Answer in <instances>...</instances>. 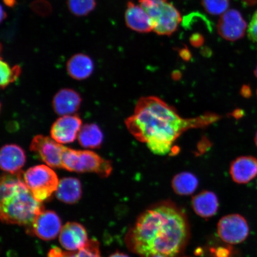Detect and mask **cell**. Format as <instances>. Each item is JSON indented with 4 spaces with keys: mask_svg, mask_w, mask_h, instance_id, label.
Here are the masks:
<instances>
[{
    "mask_svg": "<svg viewBox=\"0 0 257 257\" xmlns=\"http://www.w3.org/2000/svg\"><path fill=\"white\" fill-rule=\"evenodd\" d=\"M3 2L9 8H14L17 4L16 0H3Z\"/></svg>",
    "mask_w": 257,
    "mask_h": 257,
    "instance_id": "obj_32",
    "label": "cell"
},
{
    "mask_svg": "<svg viewBox=\"0 0 257 257\" xmlns=\"http://www.w3.org/2000/svg\"><path fill=\"white\" fill-rule=\"evenodd\" d=\"M99 247L97 241L89 240L85 246L77 252V257H101Z\"/></svg>",
    "mask_w": 257,
    "mask_h": 257,
    "instance_id": "obj_25",
    "label": "cell"
},
{
    "mask_svg": "<svg viewBox=\"0 0 257 257\" xmlns=\"http://www.w3.org/2000/svg\"><path fill=\"white\" fill-rule=\"evenodd\" d=\"M63 169L76 173H94L107 178L112 167L110 161L105 160L89 150H76L66 147L62 163Z\"/></svg>",
    "mask_w": 257,
    "mask_h": 257,
    "instance_id": "obj_5",
    "label": "cell"
},
{
    "mask_svg": "<svg viewBox=\"0 0 257 257\" xmlns=\"http://www.w3.org/2000/svg\"><path fill=\"white\" fill-rule=\"evenodd\" d=\"M0 70H1L0 86L3 89L6 88L10 84L15 82L22 73V68L20 66L15 65L14 67H11L7 62L2 59L0 62Z\"/></svg>",
    "mask_w": 257,
    "mask_h": 257,
    "instance_id": "obj_23",
    "label": "cell"
},
{
    "mask_svg": "<svg viewBox=\"0 0 257 257\" xmlns=\"http://www.w3.org/2000/svg\"><path fill=\"white\" fill-rule=\"evenodd\" d=\"M205 11L211 15H221L228 11L230 0H201Z\"/></svg>",
    "mask_w": 257,
    "mask_h": 257,
    "instance_id": "obj_24",
    "label": "cell"
},
{
    "mask_svg": "<svg viewBox=\"0 0 257 257\" xmlns=\"http://www.w3.org/2000/svg\"><path fill=\"white\" fill-rule=\"evenodd\" d=\"M59 240L63 248L69 250H79L88 242L85 227L74 222L64 225L61 230Z\"/></svg>",
    "mask_w": 257,
    "mask_h": 257,
    "instance_id": "obj_13",
    "label": "cell"
},
{
    "mask_svg": "<svg viewBox=\"0 0 257 257\" xmlns=\"http://www.w3.org/2000/svg\"><path fill=\"white\" fill-rule=\"evenodd\" d=\"M256 97H257V90H256Z\"/></svg>",
    "mask_w": 257,
    "mask_h": 257,
    "instance_id": "obj_40",
    "label": "cell"
},
{
    "mask_svg": "<svg viewBox=\"0 0 257 257\" xmlns=\"http://www.w3.org/2000/svg\"><path fill=\"white\" fill-rule=\"evenodd\" d=\"M140 5L149 15L153 31L160 35H171L181 23L178 10L166 0H139Z\"/></svg>",
    "mask_w": 257,
    "mask_h": 257,
    "instance_id": "obj_4",
    "label": "cell"
},
{
    "mask_svg": "<svg viewBox=\"0 0 257 257\" xmlns=\"http://www.w3.org/2000/svg\"><path fill=\"white\" fill-rule=\"evenodd\" d=\"M254 141H255V144L256 145V146L257 147V131L255 134V138H254Z\"/></svg>",
    "mask_w": 257,
    "mask_h": 257,
    "instance_id": "obj_37",
    "label": "cell"
},
{
    "mask_svg": "<svg viewBox=\"0 0 257 257\" xmlns=\"http://www.w3.org/2000/svg\"><path fill=\"white\" fill-rule=\"evenodd\" d=\"M1 22H2L3 21L5 20L6 18H7L8 15L6 14V12L4 11V9H3V6L1 7Z\"/></svg>",
    "mask_w": 257,
    "mask_h": 257,
    "instance_id": "obj_35",
    "label": "cell"
},
{
    "mask_svg": "<svg viewBox=\"0 0 257 257\" xmlns=\"http://www.w3.org/2000/svg\"><path fill=\"white\" fill-rule=\"evenodd\" d=\"M191 205L195 213L205 218L214 216L219 206L216 195L208 191H202L194 196L192 199Z\"/></svg>",
    "mask_w": 257,
    "mask_h": 257,
    "instance_id": "obj_18",
    "label": "cell"
},
{
    "mask_svg": "<svg viewBox=\"0 0 257 257\" xmlns=\"http://www.w3.org/2000/svg\"><path fill=\"white\" fill-rule=\"evenodd\" d=\"M198 186V180L195 175L188 172L178 173L172 181L173 190L176 194L182 196L190 195Z\"/></svg>",
    "mask_w": 257,
    "mask_h": 257,
    "instance_id": "obj_21",
    "label": "cell"
},
{
    "mask_svg": "<svg viewBox=\"0 0 257 257\" xmlns=\"http://www.w3.org/2000/svg\"><path fill=\"white\" fill-rule=\"evenodd\" d=\"M230 252L226 249H219L215 252V257H229Z\"/></svg>",
    "mask_w": 257,
    "mask_h": 257,
    "instance_id": "obj_30",
    "label": "cell"
},
{
    "mask_svg": "<svg viewBox=\"0 0 257 257\" xmlns=\"http://www.w3.org/2000/svg\"><path fill=\"white\" fill-rule=\"evenodd\" d=\"M242 2L246 6H253L257 4V0H242Z\"/></svg>",
    "mask_w": 257,
    "mask_h": 257,
    "instance_id": "obj_34",
    "label": "cell"
},
{
    "mask_svg": "<svg viewBox=\"0 0 257 257\" xmlns=\"http://www.w3.org/2000/svg\"><path fill=\"white\" fill-rule=\"evenodd\" d=\"M56 195L58 200L64 203H76L82 196V186L79 180L71 177L60 180Z\"/></svg>",
    "mask_w": 257,
    "mask_h": 257,
    "instance_id": "obj_19",
    "label": "cell"
},
{
    "mask_svg": "<svg viewBox=\"0 0 257 257\" xmlns=\"http://www.w3.org/2000/svg\"><path fill=\"white\" fill-rule=\"evenodd\" d=\"M66 69L72 78L82 80L91 76L94 72V64L87 54L77 53L67 61Z\"/></svg>",
    "mask_w": 257,
    "mask_h": 257,
    "instance_id": "obj_17",
    "label": "cell"
},
{
    "mask_svg": "<svg viewBox=\"0 0 257 257\" xmlns=\"http://www.w3.org/2000/svg\"><path fill=\"white\" fill-rule=\"evenodd\" d=\"M243 115L244 112L243 110H240V109H236V110L232 112V115L233 117L236 118V119H239V118H242L243 116Z\"/></svg>",
    "mask_w": 257,
    "mask_h": 257,
    "instance_id": "obj_31",
    "label": "cell"
},
{
    "mask_svg": "<svg viewBox=\"0 0 257 257\" xmlns=\"http://www.w3.org/2000/svg\"><path fill=\"white\" fill-rule=\"evenodd\" d=\"M188 236L185 215L174 205L162 203L140 215L128 231L126 242L141 257H175L184 248Z\"/></svg>",
    "mask_w": 257,
    "mask_h": 257,
    "instance_id": "obj_2",
    "label": "cell"
},
{
    "mask_svg": "<svg viewBox=\"0 0 257 257\" xmlns=\"http://www.w3.org/2000/svg\"><path fill=\"white\" fill-rule=\"evenodd\" d=\"M204 38L201 35L196 34L191 37L190 42L193 46L200 47L204 43Z\"/></svg>",
    "mask_w": 257,
    "mask_h": 257,
    "instance_id": "obj_28",
    "label": "cell"
},
{
    "mask_svg": "<svg viewBox=\"0 0 257 257\" xmlns=\"http://www.w3.org/2000/svg\"><path fill=\"white\" fill-rule=\"evenodd\" d=\"M78 138L80 146L85 149H96L101 146L104 137L98 125L91 123L82 126Z\"/></svg>",
    "mask_w": 257,
    "mask_h": 257,
    "instance_id": "obj_20",
    "label": "cell"
},
{
    "mask_svg": "<svg viewBox=\"0 0 257 257\" xmlns=\"http://www.w3.org/2000/svg\"><path fill=\"white\" fill-rule=\"evenodd\" d=\"M240 94L243 97L249 98L252 95V90L248 85H244L240 89Z\"/></svg>",
    "mask_w": 257,
    "mask_h": 257,
    "instance_id": "obj_29",
    "label": "cell"
},
{
    "mask_svg": "<svg viewBox=\"0 0 257 257\" xmlns=\"http://www.w3.org/2000/svg\"><path fill=\"white\" fill-rule=\"evenodd\" d=\"M66 147L42 135L34 137L30 144L31 152L38 154L46 165L51 168L63 169V157Z\"/></svg>",
    "mask_w": 257,
    "mask_h": 257,
    "instance_id": "obj_8",
    "label": "cell"
},
{
    "mask_svg": "<svg viewBox=\"0 0 257 257\" xmlns=\"http://www.w3.org/2000/svg\"><path fill=\"white\" fill-rule=\"evenodd\" d=\"M254 75H255V76L257 78V66H256V68H255V69L254 70Z\"/></svg>",
    "mask_w": 257,
    "mask_h": 257,
    "instance_id": "obj_38",
    "label": "cell"
},
{
    "mask_svg": "<svg viewBox=\"0 0 257 257\" xmlns=\"http://www.w3.org/2000/svg\"><path fill=\"white\" fill-rule=\"evenodd\" d=\"M31 226L35 235L46 240L55 239L62 229L60 217L50 210L42 211Z\"/></svg>",
    "mask_w": 257,
    "mask_h": 257,
    "instance_id": "obj_11",
    "label": "cell"
},
{
    "mask_svg": "<svg viewBox=\"0 0 257 257\" xmlns=\"http://www.w3.org/2000/svg\"><path fill=\"white\" fill-rule=\"evenodd\" d=\"M249 229L245 218L240 214L227 215L217 224V233L224 242L236 245L243 242L248 236Z\"/></svg>",
    "mask_w": 257,
    "mask_h": 257,
    "instance_id": "obj_7",
    "label": "cell"
},
{
    "mask_svg": "<svg viewBox=\"0 0 257 257\" xmlns=\"http://www.w3.org/2000/svg\"><path fill=\"white\" fill-rule=\"evenodd\" d=\"M82 123L78 115H63L53 124L50 131L51 138L61 144L72 143L78 137Z\"/></svg>",
    "mask_w": 257,
    "mask_h": 257,
    "instance_id": "obj_10",
    "label": "cell"
},
{
    "mask_svg": "<svg viewBox=\"0 0 257 257\" xmlns=\"http://www.w3.org/2000/svg\"><path fill=\"white\" fill-rule=\"evenodd\" d=\"M247 32H248L249 39L253 43H257V13L256 12L252 16Z\"/></svg>",
    "mask_w": 257,
    "mask_h": 257,
    "instance_id": "obj_26",
    "label": "cell"
},
{
    "mask_svg": "<svg viewBox=\"0 0 257 257\" xmlns=\"http://www.w3.org/2000/svg\"><path fill=\"white\" fill-rule=\"evenodd\" d=\"M181 56L185 60L190 59L191 55L189 51L186 50H183L181 51Z\"/></svg>",
    "mask_w": 257,
    "mask_h": 257,
    "instance_id": "obj_33",
    "label": "cell"
},
{
    "mask_svg": "<svg viewBox=\"0 0 257 257\" xmlns=\"http://www.w3.org/2000/svg\"><path fill=\"white\" fill-rule=\"evenodd\" d=\"M0 209L3 223L28 226L44 211L25 184L21 172L2 177Z\"/></svg>",
    "mask_w": 257,
    "mask_h": 257,
    "instance_id": "obj_3",
    "label": "cell"
},
{
    "mask_svg": "<svg viewBox=\"0 0 257 257\" xmlns=\"http://www.w3.org/2000/svg\"><path fill=\"white\" fill-rule=\"evenodd\" d=\"M125 23L127 28L139 33H149L153 31L150 18L140 5L128 1L124 13Z\"/></svg>",
    "mask_w": 257,
    "mask_h": 257,
    "instance_id": "obj_16",
    "label": "cell"
},
{
    "mask_svg": "<svg viewBox=\"0 0 257 257\" xmlns=\"http://www.w3.org/2000/svg\"><path fill=\"white\" fill-rule=\"evenodd\" d=\"M153 257H166V256L157 255V256H153Z\"/></svg>",
    "mask_w": 257,
    "mask_h": 257,
    "instance_id": "obj_39",
    "label": "cell"
},
{
    "mask_svg": "<svg viewBox=\"0 0 257 257\" xmlns=\"http://www.w3.org/2000/svg\"><path fill=\"white\" fill-rule=\"evenodd\" d=\"M256 12L257 13V11H256Z\"/></svg>",
    "mask_w": 257,
    "mask_h": 257,
    "instance_id": "obj_41",
    "label": "cell"
},
{
    "mask_svg": "<svg viewBox=\"0 0 257 257\" xmlns=\"http://www.w3.org/2000/svg\"><path fill=\"white\" fill-rule=\"evenodd\" d=\"M23 178L29 190L40 202L49 198L59 184L56 173L47 165L32 167L23 173Z\"/></svg>",
    "mask_w": 257,
    "mask_h": 257,
    "instance_id": "obj_6",
    "label": "cell"
},
{
    "mask_svg": "<svg viewBox=\"0 0 257 257\" xmlns=\"http://www.w3.org/2000/svg\"><path fill=\"white\" fill-rule=\"evenodd\" d=\"M48 256V257H77V252L63 251L62 249L55 247L50 250Z\"/></svg>",
    "mask_w": 257,
    "mask_h": 257,
    "instance_id": "obj_27",
    "label": "cell"
},
{
    "mask_svg": "<svg viewBox=\"0 0 257 257\" xmlns=\"http://www.w3.org/2000/svg\"><path fill=\"white\" fill-rule=\"evenodd\" d=\"M96 0H67L69 11L74 16L83 17L94 11Z\"/></svg>",
    "mask_w": 257,
    "mask_h": 257,
    "instance_id": "obj_22",
    "label": "cell"
},
{
    "mask_svg": "<svg viewBox=\"0 0 257 257\" xmlns=\"http://www.w3.org/2000/svg\"><path fill=\"white\" fill-rule=\"evenodd\" d=\"M247 23L242 14L236 9H230L220 16L217 24L218 33L224 39L235 41L245 34Z\"/></svg>",
    "mask_w": 257,
    "mask_h": 257,
    "instance_id": "obj_9",
    "label": "cell"
},
{
    "mask_svg": "<svg viewBox=\"0 0 257 257\" xmlns=\"http://www.w3.org/2000/svg\"><path fill=\"white\" fill-rule=\"evenodd\" d=\"M230 175L237 184H248L257 176V159L250 156L237 157L231 163Z\"/></svg>",
    "mask_w": 257,
    "mask_h": 257,
    "instance_id": "obj_12",
    "label": "cell"
},
{
    "mask_svg": "<svg viewBox=\"0 0 257 257\" xmlns=\"http://www.w3.org/2000/svg\"><path fill=\"white\" fill-rule=\"evenodd\" d=\"M220 116L208 113L196 118H184L175 108L157 96H145L138 100L134 113L125 120L130 133L157 155L165 156L173 149V144L186 131L204 127Z\"/></svg>",
    "mask_w": 257,
    "mask_h": 257,
    "instance_id": "obj_1",
    "label": "cell"
},
{
    "mask_svg": "<svg viewBox=\"0 0 257 257\" xmlns=\"http://www.w3.org/2000/svg\"><path fill=\"white\" fill-rule=\"evenodd\" d=\"M81 102V96L75 90L64 88L54 95L53 107L56 113L61 116L72 115L78 111Z\"/></svg>",
    "mask_w": 257,
    "mask_h": 257,
    "instance_id": "obj_15",
    "label": "cell"
},
{
    "mask_svg": "<svg viewBox=\"0 0 257 257\" xmlns=\"http://www.w3.org/2000/svg\"><path fill=\"white\" fill-rule=\"evenodd\" d=\"M26 154L21 147L16 144H7L2 147L0 152V166L3 171L16 174L25 165Z\"/></svg>",
    "mask_w": 257,
    "mask_h": 257,
    "instance_id": "obj_14",
    "label": "cell"
},
{
    "mask_svg": "<svg viewBox=\"0 0 257 257\" xmlns=\"http://www.w3.org/2000/svg\"><path fill=\"white\" fill-rule=\"evenodd\" d=\"M109 257H130L126 254H124L123 253L116 252L110 255Z\"/></svg>",
    "mask_w": 257,
    "mask_h": 257,
    "instance_id": "obj_36",
    "label": "cell"
}]
</instances>
